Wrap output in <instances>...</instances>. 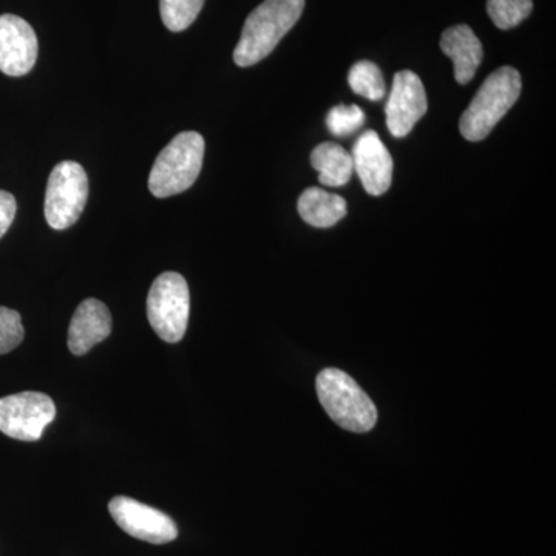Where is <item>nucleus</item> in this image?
Wrapping results in <instances>:
<instances>
[{
    "label": "nucleus",
    "mask_w": 556,
    "mask_h": 556,
    "mask_svg": "<svg viewBox=\"0 0 556 556\" xmlns=\"http://www.w3.org/2000/svg\"><path fill=\"white\" fill-rule=\"evenodd\" d=\"M89 199V178L75 161H62L51 170L46 192V218L50 228L64 230L78 222Z\"/></svg>",
    "instance_id": "423d86ee"
},
{
    "label": "nucleus",
    "mask_w": 556,
    "mask_h": 556,
    "mask_svg": "<svg viewBox=\"0 0 556 556\" xmlns=\"http://www.w3.org/2000/svg\"><path fill=\"white\" fill-rule=\"evenodd\" d=\"M354 172L369 195H383L393 181V159L376 131L358 137L353 153Z\"/></svg>",
    "instance_id": "9b49d317"
},
{
    "label": "nucleus",
    "mask_w": 556,
    "mask_h": 556,
    "mask_svg": "<svg viewBox=\"0 0 556 556\" xmlns=\"http://www.w3.org/2000/svg\"><path fill=\"white\" fill-rule=\"evenodd\" d=\"M427 109V93L419 76L409 70L396 73L386 110L390 134L394 138L407 137Z\"/></svg>",
    "instance_id": "1a4fd4ad"
},
{
    "label": "nucleus",
    "mask_w": 556,
    "mask_h": 556,
    "mask_svg": "<svg viewBox=\"0 0 556 556\" xmlns=\"http://www.w3.org/2000/svg\"><path fill=\"white\" fill-rule=\"evenodd\" d=\"M521 94V76L514 67L495 70L475 94L464 115L459 130L468 141H482L514 108Z\"/></svg>",
    "instance_id": "7ed1b4c3"
},
{
    "label": "nucleus",
    "mask_w": 556,
    "mask_h": 556,
    "mask_svg": "<svg viewBox=\"0 0 556 556\" xmlns=\"http://www.w3.org/2000/svg\"><path fill=\"white\" fill-rule=\"evenodd\" d=\"M318 401L338 426L353 433H367L378 422V408L361 386L338 368L320 371L316 380Z\"/></svg>",
    "instance_id": "f03ea898"
},
{
    "label": "nucleus",
    "mask_w": 556,
    "mask_h": 556,
    "mask_svg": "<svg viewBox=\"0 0 556 556\" xmlns=\"http://www.w3.org/2000/svg\"><path fill=\"white\" fill-rule=\"evenodd\" d=\"M204 159V138L197 131H182L166 146L153 164L149 190L156 199H169L192 188Z\"/></svg>",
    "instance_id": "20e7f679"
},
{
    "label": "nucleus",
    "mask_w": 556,
    "mask_h": 556,
    "mask_svg": "<svg viewBox=\"0 0 556 556\" xmlns=\"http://www.w3.org/2000/svg\"><path fill=\"white\" fill-rule=\"evenodd\" d=\"M110 515L127 535L150 544H167L177 540L178 527L174 519L156 508L146 506L127 496L110 501Z\"/></svg>",
    "instance_id": "6e6552de"
},
{
    "label": "nucleus",
    "mask_w": 556,
    "mask_h": 556,
    "mask_svg": "<svg viewBox=\"0 0 556 556\" xmlns=\"http://www.w3.org/2000/svg\"><path fill=\"white\" fill-rule=\"evenodd\" d=\"M532 10V0H486V13L501 30L518 27Z\"/></svg>",
    "instance_id": "f3484780"
},
{
    "label": "nucleus",
    "mask_w": 556,
    "mask_h": 556,
    "mask_svg": "<svg viewBox=\"0 0 556 556\" xmlns=\"http://www.w3.org/2000/svg\"><path fill=\"white\" fill-rule=\"evenodd\" d=\"M305 0H265L249 14L233 51L239 67H251L268 58L287 33L298 24Z\"/></svg>",
    "instance_id": "f257e3e1"
},
{
    "label": "nucleus",
    "mask_w": 556,
    "mask_h": 556,
    "mask_svg": "<svg viewBox=\"0 0 556 556\" xmlns=\"http://www.w3.org/2000/svg\"><path fill=\"white\" fill-rule=\"evenodd\" d=\"M25 329L17 311L0 306V354L16 350L24 340Z\"/></svg>",
    "instance_id": "aec40b11"
},
{
    "label": "nucleus",
    "mask_w": 556,
    "mask_h": 556,
    "mask_svg": "<svg viewBox=\"0 0 556 556\" xmlns=\"http://www.w3.org/2000/svg\"><path fill=\"white\" fill-rule=\"evenodd\" d=\"M351 90L358 97L369 101H380L387 93L386 79L378 65L369 61H361L354 64L348 75Z\"/></svg>",
    "instance_id": "dca6fc26"
},
{
    "label": "nucleus",
    "mask_w": 556,
    "mask_h": 556,
    "mask_svg": "<svg viewBox=\"0 0 556 556\" xmlns=\"http://www.w3.org/2000/svg\"><path fill=\"white\" fill-rule=\"evenodd\" d=\"M204 0H160L161 20L170 31H185L199 17Z\"/></svg>",
    "instance_id": "a211bd4d"
},
{
    "label": "nucleus",
    "mask_w": 556,
    "mask_h": 556,
    "mask_svg": "<svg viewBox=\"0 0 556 556\" xmlns=\"http://www.w3.org/2000/svg\"><path fill=\"white\" fill-rule=\"evenodd\" d=\"M311 164L318 172V181L328 188H340L354 174L353 156L342 146L324 142L311 153Z\"/></svg>",
    "instance_id": "2eb2a0df"
},
{
    "label": "nucleus",
    "mask_w": 556,
    "mask_h": 556,
    "mask_svg": "<svg viewBox=\"0 0 556 556\" xmlns=\"http://www.w3.org/2000/svg\"><path fill=\"white\" fill-rule=\"evenodd\" d=\"M441 49L455 64V78L459 84H468L481 65V40L466 24L455 25L444 31L441 38Z\"/></svg>",
    "instance_id": "ddd939ff"
},
{
    "label": "nucleus",
    "mask_w": 556,
    "mask_h": 556,
    "mask_svg": "<svg viewBox=\"0 0 556 556\" xmlns=\"http://www.w3.org/2000/svg\"><path fill=\"white\" fill-rule=\"evenodd\" d=\"M56 417L50 396L36 391L0 399V433L17 441L36 442Z\"/></svg>",
    "instance_id": "0eeeda50"
},
{
    "label": "nucleus",
    "mask_w": 556,
    "mask_h": 556,
    "mask_svg": "<svg viewBox=\"0 0 556 556\" xmlns=\"http://www.w3.org/2000/svg\"><path fill=\"white\" fill-rule=\"evenodd\" d=\"M16 211L17 204L14 197L5 190H0V239L5 236L7 230L13 225Z\"/></svg>",
    "instance_id": "412c9836"
},
{
    "label": "nucleus",
    "mask_w": 556,
    "mask_h": 556,
    "mask_svg": "<svg viewBox=\"0 0 556 556\" xmlns=\"http://www.w3.org/2000/svg\"><path fill=\"white\" fill-rule=\"evenodd\" d=\"M190 316L188 281L178 273H164L156 277L148 298L150 327L167 343L185 338Z\"/></svg>",
    "instance_id": "39448f33"
},
{
    "label": "nucleus",
    "mask_w": 556,
    "mask_h": 556,
    "mask_svg": "<svg viewBox=\"0 0 556 556\" xmlns=\"http://www.w3.org/2000/svg\"><path fill=\"white\" fill-rule=\"evenodd\" d=\"M299 214L314 228H331L346 215V201L320 188H309L300 195Z\"/></svg>",
    "instance_id": "4468645a"
},
{
    "label": "nucleus",
    "mask_w": 556,
    "mask_h": 556,
    "mask_svg": "<svg viewBox=\"0 0 556 556\" xmlns=\"http://www.w3.org/2000/svg\"><path fill=\"white\" fill-rule=\"evenodd\" d=\"M38 36L27 21L14 14L0 16V72L7 76L30 73L38 60Z\"/></svg>",
    "instance_id": "9d476101"
},
{
    "label": "nucleus",
    "mask_w": 556,
    "mask_h": 556,
    "mask_svg": "<svg viewBox=\"0 0 556 556\" xmlns=\"http://www.w3.org/2000/svg\"><path fill=\"white\" fill-rule=\"evenodd\" d=\"M365 113L358 105H336L327 116L329 131L336 137H348L364 126Z\"/></svg>",
    "instance_id": "6ab92c4d"
},
{
    "label": "nucleus",
    "mask_w": 556,
    "mask_h": 556,
    "mask_svg": "<svg viewBox=\"0 0 556 556\" xmlns=\"http://www.w3.org/2000/svg\"><path fill=\"white\" fill-rule=\"evenodd\" d=\"M112 316L104 303L87 299L73 314L68 328V348L75 356H84L91 348L109 338Z\"/></svg>",
    "instance_id": "f8f14e48"
}]
</instances>
